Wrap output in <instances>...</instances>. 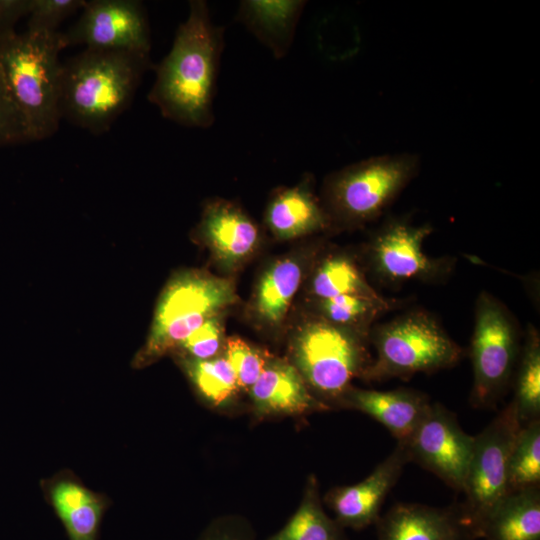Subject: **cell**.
<instances>
[{
	"instance_id": "cell-1",
	"label": "cell",
	"mask_w": 540,
	"mask_h": 540,
	"mask_svg": "<svg viewBox=\"0 0 540 540\" xmlns=\"http://www.w3.org/2000/svg\"><path fill=\"white\" fill-rule=\"evenodd\" d=\"M223 46L224 28L214 24L207 3L190 1L188 16L156 67L148 94L163 117L195 128L214 123L213 100Z\"/></svg>"
},
{
	"instance_id": "cell-2",
	"label": "cell",
	"mask_w": 540,
	"mask_h": 540,
	"mask_svg": "<svg viewBox=\"0 0 540 540\" xmlns=\"http://www.w3.org/2000/svg\"><path fill=\"white\" fill-rule=\"evenodd\" d=\"M151 67L146 53L84 49L62 63L61 119L92 134L107 132L130 106Z\"/></svg>"
},
{
	"instance_id": "cell-3",
	"label": "cell",
	"mask_w": 540,
	"mask_h": 540,
	"mask_svg": "<svg viewBox=\"0 0 540 540\" xmlns=\"http://www.w3.org/2000/svg\"><path fill=\"white\" fill-rule=\"evenodd\" d=\"M62 32H14L0 38V68L27 124L31 141L51 137L60 124Z\"/></svg>"
},
{
	"instance_id": "cell-4",
	"label": "cell",
	"mask_w": 540,
	"mask_h": 540,
	"mask_svg": "<svg viewBox=\"0 0 540 540\" xmlns=\"http://www.w3.org/2000/svg\"><path fill=\"white\" fill-rule=\"evenodd\" d=\"M369 339L377 356L362 377L368 382L433 373L455 366L465 355L437 318L424 309L373 326Z\"/></svg>"
},
{
	"instance_id": "cell-5",
	"label": "cell",
	"mask_w": 540,
	"mask_h": 540,
	"mask_svg": "<svg viewBox=\"0 0 540 540\" xmlns=\"http://www.w3.org/2000/svg\"><path fill=\"white\" fill-rule=\"evenodd\" d=\"M414 153L373 156L331 174L325 183V212L332 222L360 226L379 218L417 176Z\"/></svg>"
},
{
	"instance_id": "cell-6",
	"label": "cell",
	"mask_w": 540,
	"mask_h": 540,
	"mask_svg": "<svg viewBox=\"0 0 540 540\" xmlns=\"http://www.w3.org/2000/svg\"><path fill=\"white\" fill-rule=\"evenodd\" d=\"M235 301L230 280L202 272H185L164 289L145 345L133 365L141 368L180 348L208 319Z\"/></svg>"
},
{
	"instance_id": "cell-7",
	"label": "cell",
	"mask_w": 540,
	"mask_h": 540,
	"mask_svg": "<svg viewBox=\"0 0 540 540\" xmlns=\"http://www.w3.org/2000/svg\"><path fill=\"white\" fill-rule=\"evenodd\" d=\"M369 336L331 324L321 317L306 323L293 343L296 368L326 401L339 403L355 377H363L372 363Z\"/></svg>"
},
{
	"instance_id": "cell-8",
	"label": "cell",
	"mask_w": 540,
	"mask_h": 540,
	"mask_svg": "<svg viewBox=\"0 0 540 540\" xmlns=\"http://www.w3.org/2000/svg\"><path fill=\"white\" fill-rule=\"evenodd\" d=\"M474 328L470 345L473 407L491 409L506 393L518 362L521 337L508 308L487 291L475 302Z\"/></svg>"
},
{
	"instance_id": "cell-9",
	"label": "cell",
	"mask_w": 540,
	"mask_h": 540,
	"mask_svg": "<svg viewBox=\"0 0 540 540\" xmlns=\"http://www.w3.org/2000/svg\"><path fill=\"white\" fill-rule=\"evenodd\" d=\"M522 425L512 401L478 435L459 505L462 518L473 539L481 536L482 527L498 503L508 494V464Z\"/></svg>"
},
{
	"instance_id": "cell-10",
	"label": "cell",
	"mask_w": 540,
	"mask_h": 540,
	"mask_svg": "<svg viewBox=\"0 0 540 540\" xmlns=\"http://www.w3.org/2000/svg\"><path fill=\"white\" fill-rule=\"evenodd\" d=\"M430 223L415 224L406 216L388 217L367 246L369 268L378 283L395 288L410 281L445 282L455 269L452 256L431 257L422 249L433 233Z\"/></svg>"
},
{
	"instance_id": "cell-11",
	"label": "cell",
	"mask_w": 540,
	"mask_h": 540,
	"mask_svg": "<svg viewBox=\"0 0 540 540\" xmlns=\"http://www.w3.org/2000/svg\"><path fill=\"white\" fill-rule=\"evenodd\" d=\"M405 447L410 462L434 473L451 488L462 491L474 448V436L460 426L456 415L431 403Z\"/></svg>"
},
{
	"instance_id": "cell-12",
	"label": "cell",
	"mask_w": 540,
	"mask_h": 540,
	"mask_svg": "<svg viewBox=\"0 0 540 540\" xmlns=\"http://www.w3.org/2000/svg\"><path fill=\"white\" fill-rule=\"evenodd\" d=\"M62 37L66 47L150 54L151 37L143 4L136 0L86 1L78 21Z\"/></svg>"
},
{
	"instance_id": "cell-13",
	"label": "cell",
	"mask_w": 540,
	"mask_h": 540,
	"mask_svg": "<svg viewBox=\"0 0 540 540\" xmlns=\"http://www.w3.org/2000/svg\"><path fill=\"white\" fill-rule=\"evenodd\" d=\"M408 462L410 460L405 447L397 443L394 451L364 480L330 490L325 501L339 525L361 530L375 524L388 493Z\"/></svg>"
},
{
	"instance_id": "cell-14",
	"label": "cell",
	"mask_w": 540,
	"mask_h": 540,
	"mask_svg": "<svg viewBox=\"0 0 540 540\" xmlns=\"http://www.w3.org/2000/svg\"><path fill=\"white\" fill-rule=\"evenodd\" d=\"M378 540H474L460 506L399 503L375 523Z\"/></svg>"
},
{
	"instance_id": "cell-15",
	"label": "cell",
	"mask_w": 540,
	"mask_h": 540,
	"mask_svg": "<svg viewBox=\"0 0 540 540\" xmlns=\"http://www.w3.org/2000/svg\"><path fill=\"white\" fill-rule=\"evenodd\" d=\"M431 403L425 393L411 388L378 391L350 386L338 404L367 414L382 424L398 443H404Z\"/></svg>"
},
{
	"instance_id": "cell-16",
	"label": "cell",
	"mask_w": 540,
	"mask_h": 540,
	"mask_svg": "<svg viewBox=\"0 0 540 540\" xmlns=\"http://www.w3.org/2000/svg\"><path fill=\"white\" fill-rule=\"evenodd\" d=\"M48 503L63 524L69 540H98L108 499L62 472L42 482Z\"/></svg>"
},
{
	"instance_id": "cell-17",
	"label": "cell",
	"mask_w": 540,
	"mask_h": 540,
	"mask_svg": "<svg viewBox=\"0 0 540 540\" xmlns=\"http://www.w3.org/2000/svg\"><path fill=\"white\" fill-rule=\"evenodd\" d=\"M249 393L258 417L303 415L329 409L310 393L297 368L280 359H269Z\"/></svg>"
},
{
	"instance_id": "cell-18",
	"label": "cell",
	"mask_w": 540,
	"mask_h": 540,
	"mask_svg": "<svg viewBox=\"0 0 540 540\" xmlns=\"http://www.w3.org/2000/svg\"><path fill=\"white\" fill-rule=\"evenodd\" d=\"M305 3L301 0H244L239 4L236 21L280 59L293 43Z\"/></svg>"
},
{
	"instance_id": "cell-19",
	"label": "cell",
	"mask_w": 540,
	"mask_h": 540,
	"mask_svg": "<svg viewBox=\"0 0 540 540\" xmlns=\"http://www.w3.org/2000/svg\"><path fill=\"white\" fill-rule=\"evenodd\" d=\"M200 231L216 254L228 263L246 257L258 241L255 223L238 206L223 200L205 206Z\"/></svg>"
},
{
	"instance_id": "cell-20",
	"label": "cell",
	"mask_w": 540,
	"mask_h": 540,
	"mask_svg": "<svg viewBox=\"0 0 540 540\" xmlns=\"http://www.w3.org/2000/svg\"><path fill=\"white\" fill-rule=\"evenodd\" d=\"M310 179L278 190L269 202L266 222L280 238H293L328 228L330 220L314 196Z\"/></svg>"
},
{
	"instance_id": "cell-21",
	"label": "cell",
	"mask_w": 540,
	"mask_h": 540,
	"mask_svg": "<svg viewBox=\"0 0 540 540\" xmlns=\"http://www.w3.org/2000/svg\"><path fill=\"white\" fill-rule=\"evenodd\" d=\"M485 540H540L539 487L508 493L485 521Z\"/></svg>"
},
{
	"instance_id": "cell-22",
	"label": "cell",
	"mask_w": 540,
	"mask_h": 540,
	"mask_svg": "<svg viewBox=\"0 0 540 540\" xmlns=\"http://www.w3.org/2000/svg\"><path fill=\"white\" fill-rule=\"evenodd\" d=\"M512 403L521 425L540 419V335L528 324L513 376Z\"/></svg>"
},
{
	"instance_id": "cell-23",
	"label": "cell",
	"mask_w": 540,
	"mask_h": 540,
	"mask_svg": "<svg viewBox=\"0 0 540 540\" xmlns=\"http://www.w3.org/2000/svg\"><path fill=\"white\" fill-rule=\"evenodd\" d=\"M317 301L319 317L336 326L369 336L376 319L401 306L404 300L344 294Z\"/></svg>"
},
{
	"instance_id": "cell-24",
	"label": "cell",
	"mask_w": 540,
	"mask_h": 540,
	"mask_svg": "<svg viewBox=\"0 0 540 540\" xmlns=\"http://www.w3.org/2000/svg\"><path fill=\"white\" fill-rule=\"evenodd\" d=\"M266 540H346L343 527L324 511L317 479L307 481L302 502L286 525Z\"/></svg>"
},
{
	"instance_id": "cell-25",
	"label": "cell",
	"mask_w": 540,
	"mask_h": 540,
	"mask_svg": "<svg viewBox=\"0 0 540 540\" xmlns=\"http://www.w3.org/2000/svg\"><path fill=\"white\" fill-rule=\"evenodd\" d=\"M311 289L317 300L344 294L384 297L367 282L355 260L345 254H332L322 260L313 275Z\"/></svg>"
},
{
	"instance_id": "cell-26",
	"label": "cell",
	"mask_w": 540,
	"mask_h": 540,
	"mask_svg": "<svg viewBox=\"0 0 540 540\" xmlns=\"http://www.w3.org/2000/svg\"><path fill=\"white\" fill-rule=\"evenodd\" d=\"M302 278L301 266L291 259L276 262L263 275L256 294L259 317L270 323L281 322Z\"/></svg>"
},
{
	"instance_id": "cell-27",
	"label": "cell",
	"mask_w": 540,
	"mask_h": 540,
	"mask_svg": "<svg viewBox=\"0 0 540 540\" xmlns=\"http://www.w3.org/2000/svg\"><path fill=\"white\" fill-rule=\"evenodd\" d=\"M182 365L201 396L213 406L227 404L238 390L235 374L225 357L201 360L185 356Z\"/></svg>"
},
{
	"instance_id": "cell-28",
	"label": "cell",
	"mask_w": 540,
	"mask_h": 540,
	"mask_svg": "<svg viewBox=\"0 0 540 540\" xmlns=\"http://www.w3.org/2000/svg\"><path fill=\"white\" fill-rule=\"evenodd\" d=\"M540 419L523 425L508 464V493L539 487Z\"/></svg>"
},
{
	"instance_id": "cell-29",
	"label": "cell",
	"mask_w": 540,
	"mask_h": 540,
	"mask_svg": "<svg viewBox=\"0 0 540 540\" xmlns=\"http://www.w3.org/2000/svg\"><path fill=\"white\" fill-rule=\"evenodd\" d=\"M225 358L235 374L238 388L248 392L270 359L263 351L237 337L227 340Z\"/></svg>"
},
{
	"instance_id": "cell-30",
	"label": "cell",
	"mask_w": 540,
	"mask_h": 540,
	"mask_svg": "<svg viewBox=\"0 0 540 540\" xmlns=\"http://www.w3.org/2000/svg\"><path fill=\"white\" fill-rule=\"evenodd\" d=\"M85 0H30L27 30L34 33L58 32V26L78 10Z\"/></svg>"
},
{
	"instance_id": "cell-31",
	"label": "cell",
	"mask_w": 540,
	"mask_h": 540,
	"mask_svg": "<svg viewBox=\"0 0 540 540\" xmlns=\"http://www.w3.org/2000/svg\"><path fill=\"white\" fill-rule=\"evenodd\" d=\"M31 141L27 124L0 68V146Z\"/></svg>"
},
{
	"instance_id": "cell-32",
	"label": "cell",
	"mask_w": 540,
	"mask_h": 540,
	"mask_svg": "<svg viewBox=\"0 0 540 540\" xmlns=\"http://www.w3.org/2000/svg\"><path fill=\"white\" fill-rule=\"evenodd\" d=\"M221 324L218 316L208 319L198 329H196L182 343V348L187 357L194 359H211L220 349L221 345Z\"/></svg>"
},
{
	"instance_id": "cell-33",
	"label": "cell",
	"mask_w": 540,
	"mask_h": 540,
	"mask_svg": "<svg viewBox=\"0 0 540 540\" xmlns=\"http://www.w3.org/2000/svg\"><path fill=\"white\" fill-rule=\"evenodd\" d=\"M29 9L30 0H0V38L16 32V23Z\"/></svg>"
},
{
	"instance_id": "cell-34",
	"label": "cell",
	"mask_w": 540,
	"mask_h": 540,
	"mask_svg": "<svg viewBox=\"0 0 540 540\" xmlns=\"http://www.w3.org/2000/svg\"><path fill=\"white\" fill-rule=\"evenodd\" d=\"M202 540H249L242 533L230 528V526L219 525L211 528Z\"/></svg>"
}]
</instances>
